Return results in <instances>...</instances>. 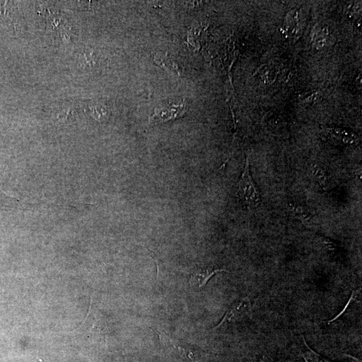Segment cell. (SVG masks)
I'll return each mask as SVG.
<instances>
[{"label":"cell","mask_w":362,"mask_h":362,"mask_svg":"<svg viewBox=\"0 0 362 362\" xmlns=\"http://www.w3.org/2000/svg\"><path fill=\"white\" fill-rule=\"evenodd\" d=\"M237 186V193L244 204L253 208L259 206L261 203V199L259 191L250 175L248 158L246 159L245 168Z\"/></svg>","instance_id":"obj_1"},{"label":"cell","mask_w":362,"mask_h":362,"mask_svg":"<svg viewBox=\"0 0 362 362\" xmlns=\"http://www.w3.org/2000/svg\"><path fill=\"white\" fill-rule=\"evenodd\" d=\"M185 111V106L174 105L171 107H164L162 108L156 109L155 113L150 117V121L153 122H164L182 116Z\"/></svg>","instance_id":"obj_2"},{"label":"cell","mask_w":362,"mask_h":362,"mask_svg":"<svg viewBox=\"0 0 362 362\" xmlns=\"http://www.w3.org/2000/svg\"><path fill=\"white\" fill-rule=\"evenodd\" d=\"M327 136L328 135L331 139L336 140L337 142H342L343 144H352L356 140V136L346 130L341 129V128H327Z\"/></svg>","instance_id":"obj_3"},{"label":"cell","mask_w":362,"mask_h":362,"mask_svg":"<svg viewBox=\"0 0 362 362\" xmlns=\"http://www.w3.org/2000/svg\"><path fill=\"white\" fill-rule=\"evenodd\" d=\"M220 272L228 271L224 269H213V268H208L207 269L195 272L191 276V282L192 281L193 283L198 284L199 288L204 287L206 285L207 282L213 276H214L217 272Z\"/></svg>","instance_id":"obj_4"},{"label":"cell","mask_w":362,"mask_h":362,"mask_svg":"<svg viewBox=\"0 0 362 362\" xmlns=\"http://www.w3.org/2000/svg\"><path fill=\"white\" fill-rule=\"evenodd\" d=\"M156 63L162 68L166 69V71H175L177 73H180V71L178 69L174 63H172L171 60L167 58L166 56L156 55L155 58Z\"/></svg>","instance_id":"obj_5"},{"label":"cell","mask_w":362,"mask_h":362,"mask_svg":"<svg viewBox=\"0 0 362 362\" xmlns=\"http://www.w3.org/2000/svg\"><path fill=\"white\" fill-rule=\"evenodd\" d=\"M288 208H289L292 213H293L294 216L298 217V218L305 219V220H307V219H309L308 212L304 207L300 206V205L290 203L288 205Z\"/></svg>","instance_id":"obj_6"},{"label":"cell","mask_w":362,"mask_h":362,"mask_svg":"<svg viewBox=\"0 0 362 362\" xmlns=\"http://www.w3.org/2000/svg\"><path fill=\"white\" fill-rule=\"evenodd\" d=\"M313 176L321 185H324L326 183L327 176L322 168L319 166H314L312 168Z\"/></svg>","instance_id":"obj_7"},{"label":"cell","mask_w":362,"mask_h":362,"mask_svg":"<svg viewBox=\"0 0 362 362\" xmlns=\"http://www.w3.org/2000/svg\"><path fill=\"white\" fill-rule=\"evenodd\" d=\"M353 296H354V292H353V293H352V294H351L350 298H349V301L347 302V305H345V308L343 309V311H341V312L340 313H339V315H337V316L335 317L334 319H331V321H329L328 323L333 322V321L336 320V319H338L339 317H340L341 315H342L343 313H345V311H346L347 307H348L349 304H350L351 300L353 299Z\"/></svg>","instance_id":"obj_8"}]
</instances>
